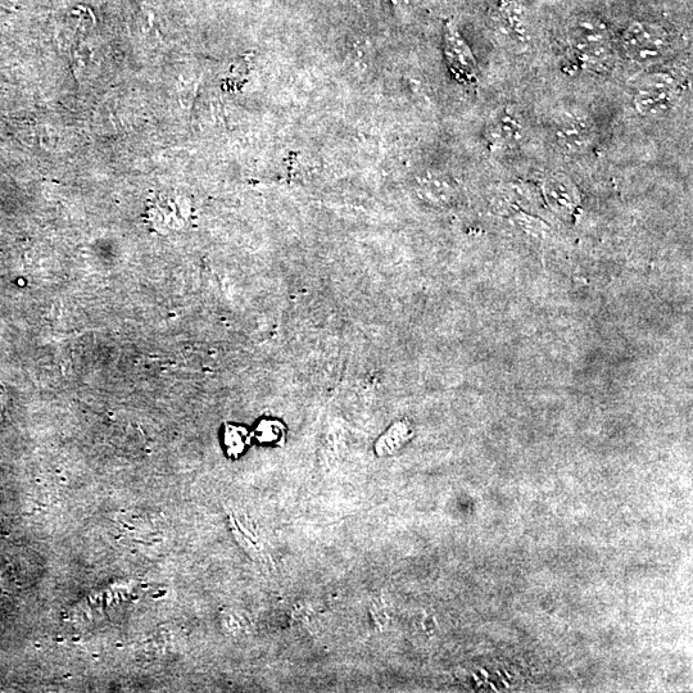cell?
I'll return each mask as SVG.
<instances>
[{
    "instance_id": "obj_1",
    "label": "cell",
    "mask_w": 693,
    "mask_h": 693,
    "mask_svg": "<svg viewBox=\"0 0 693 693\" xmlns=\"http://www.w3.org/2000/svg\"><path fill=\"white\" fill-rule=\"evenodd\" d=\"M575 57L593 71L608 70L613 62L608 27L602 22L583 18L570 31Z\"/></svg>"
},
{
    "instance_id": "obj_2",
    "label": "cell",
    "mask_w": 693,
    "mask_h": 693,
    "mask_svg": "<svg viewBox=\"0 0 693 693\" xmlns=\"http://www.w3.org/2000/svg\"><path fill=\"white\" fill-rule=\"evenodd\" d=\"M679 97L681 85L678 80L664 72H655L641 81L633 102L643 117L663 119L676 108Z\"/></svg>"
},
{
    "instance_id": "obj_3",
    "label": "cell",
    "mask_w": 693,
    "mask_h": 693,
    "mask_svg": "<svg viewBox=\"0 0 693 693\" xmlns=\"http://www.w3.org/2000/svg\"><path fill=\"white\" fill-rule=\"evenodd\" d=\"M669 45L667 31L647 22H634L622 38L625 56L638 63L658 61L667 54Z\"/></svg>"
},
{
    "instance_id": "obj_4",
    "label": "cell",
    "mask_w": 693,
    "mask_h": 693,
    "mask_svg": "<svg viewBox=\"0 0 693 693\" xmlns=\"http://www.w3.org/2000/svg\"><path fill=\"white\" fill-rule=\"evenodd\" d=\"M554 134L556 143L573 154L586 152L595 140L590 119L578 111L563 113L556 121Z\"/></svg>"
},
{
    "instance_id": "obj_5",
    "label": "cell",
    "mask_w": 693,
    "mask_h": 693,
    "mask_svg": "<svg viewBox=\"0 0 693 693\" xmlns=\"http://www.w3.org/2000/svg\"><path fill=\"white\" fill-rule=\"evenodd\" d=\"M445 52L448 66L457 79L471 81L475 77L477 65L469 45L462 39L454 22H448L445 34Z\"/></svg>"
},
{
    "instance_id": "obj_6",
    "label": "cell",
    "mask_w": 693,
    "mask_h": 693,
    "mask_svg": "<svg viewBox=\"0 0 693 693\" xmlns=\"http://www.w3.org/2000/svg\"><path fill=\"white\" fill-rule=\"evenodd\" d=\"M523 135L522 122L513 112L501 111L492 117L488 126V139L492 148L513 147Z\"/></svg>"
},
{
    "instance_id": "obj_7",
    "label": "cell",
    "mask_w": 693,
    "mask_h": 693,
    "mask_svg": "<svg viewBox=\"0 0 693 693\" xmlns=\"http://www.w3.org/2000/svg\"><path fill=\"white\" fill-rule=\"evenodd\" d=\"M502 25L506 35L515 43H527V25H525L522 8L518 4L510 3L502 7Z\"/></svg>"
},
{
    "instance_id": "obj_8",
    "label": "cell",
    "mask_w": 693,
    "mask_h": 693,
    "mask_svg": "<svg viewBox=\"0 0 693 693\" xmlns=\"http://www.w3.org/2000/svg\"><path fill=\"white\" fill-rule=\"evenodd\" d=\"M545 190L548 199L561 210H572L574 207L575 189L569 180L554 176L547 181Z\"/></svg>"
},
{
    "instance_id": "obj_9",
    "label": "cell",
    "mask_w": 693,
    "mask_h": 693,
    "mask_svg": "<svg viewBox=\"0 0 693 693\" xmlns=\"http://www.w3.org/2000/svg\"><path fill=\"white\" fill-rule=\"evenodd\" d=\"M392 2H393L394 4H396V6H400V7H401V6H402V3H405L406 0H392Z\"/></svg>"
}]
</instances>
